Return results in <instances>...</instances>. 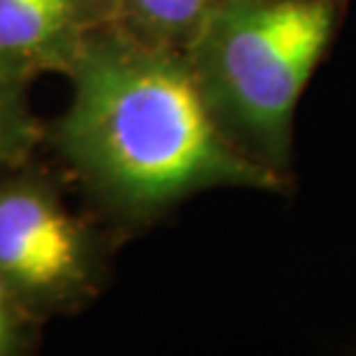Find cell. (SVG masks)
<instances>
[{
  "label": "cell",
  "mask_w": 356,
  "mask_h": 356,
  "mask_svg": "<svg viewBox=\"0 0 356 356\" xmlns=\"http://www.w3.org/2000/svg\"><path fill=\"white\" fill-rule=\"evenodd\" d=\"M28 86L0 76V169L33 158L44 146L47 125L33 109Z\"/></svg>",
  "instance_id": "8992f818"
},
{
  "label": "cell",
  "mask_w": 356,
  "mask_h": 356,
  "mask_svg": "<svg viewBox=\"0 0 356 356\" xmlns=\"http://www.w3.org/2000/svg\"><path fill=\"white\" fill-rule=\"evenodd\" d=\"M229 0H106L109 28L148 47L185 54Z\"/></svg>",
  "instance_id": "5b68a950"
},
{
  "label": "cell",
  "mask_w": 356,
  "mask_h": 356,
  "mask_svg": "<svg viewBox=\"0 0 356 356\" xmlns=\"http://www.w3.org/2000/svg\"><path fill=\"white\" fill-rule=\"evenodd\" d=\"M70 195V178L40 153L0 169V275L44 326L83 312L109 289L123 245Z\"/></svg>",
  "instance_id": "3957f363"
},
{
  "label": "cell",
  "mask_w": 356,
  "mask_h": 356,
  "mask_svg": "<svg viewBox=\"0 0 356 356\" xmlns=\"http://www.w3.org/2000/svg\"><path fill=\"white\" fill-rule=\"evenodd\" d=\"M350 0H229L185 51L213 123L241 155L296 183L294 116Z\"/></svg>",
  "instance_id": "7a4b0ae2"
},
{
  "label": "cell",
  "mask_w": 356,
  "mask_h": 356,
  "mask_svg": "<svg viewBox=\"0 0 356 356\" xmlns=\"http://www.w3.org/2000/svg\"><path fill=\"white\" fill-rule=\"evenodd\" d=\"M72 95L44 146L83 206L120 243L151 232L209 190L289 195L222 137L185 54L99 28L67 74Z\"/></svg>",
  "instance_id": "6da1fadb"
},
{
  "label": "cell",
  "mask_w": 356,
  "mask_h": 356,
  "mask_svg": "<svg viewBox=\"0 0 356 356\" xmlns=\"http://www.w3.org/2000/svg\"><path fill=\"white\" fill-rule=\"evenodd\" d=\"M44 324L35 319L0 275V356H26L38 352Z\"/></svg>",
  "instance_id": "52a82bcc"
},
{
  "label": "cell",
  "mask_w": 356,
  "mask_h": 356,
  "mask_svg": "<svg viewBox=\"0 0 356 356\" xmlns=\"http://www.w3.org/2000/svg\"><path fill=\"white\" fill-rule=\"evenodd\" d=\"M109 26L106 0H0V76H67L86 42Z\"/></svg>",
  "instance_id": "277c9868"
}]
</instances>
